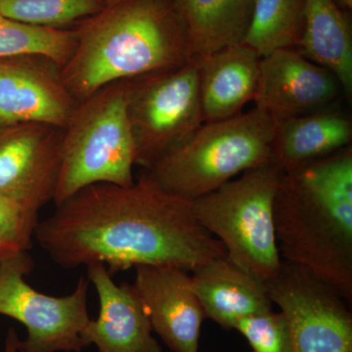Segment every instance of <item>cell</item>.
Here are the masks:
<instances>
[{"instance_id":"cell-7","label":"cell","mask_w":352,"mask_h":352,"mask_svg":"<svg viewBox=\"0 0 352 352\" xmlns=\"http://www.w3.org/2000/svg\"><path fill=\"white\" fill-rule=\"evenodd\" d=\"M126 109L135 164L148 170L204 124L196 60L127 80Z\"/></svg>"},{"instance_id":"cell-3","label":"cell","mask_w":352,"mask_h":352,"mask_svg":"<svg viewBox=\"0 0 352 352\" xmlns=\"http://www.w3.org/2000/svg\"><path fill=\"white\" fill-rule=\"evenodd\" d=\"M76 32V48L61 78L78 102L111 83L193 59L186 25L171 0H126L105 7Z\"/></svg>"},{"instance_id":"cell-19","label":"cell","mask_w":352,"mask_h":352,"mask_svg":"<svg viewBox=\"0 0 352 352\" xmlns=\"http://www.w3.org/2000/svg\"><path fill=\"white\" fill-rule=\"evenodd\" d=\"M256 0H171L186 25L192 58L242 43Z\"/></svg>"},{"instance_id":"cell-21","label":"cell","mask_w":352,"mask_h":352,"mask_svg":"<svg viewBox=\"0 0 352 352\" xmlns=\"http://www.w3.org/2000/svg\"><path fill=\"white\" fill-rule=\"evenodd\" d=\"M76 41V31L24 24L0 14V60L43 56L62 68L73 54Z\"/></svg>"},{"instance_id":"cell-14","label":"cell","mask_w":352,"mask_h":352,"mask_svg":"<svg viewBox=\"0 0 352 352\" xmlns=\"http://www.w3.org/2000/svg\"><path fill=\"white\" fill-rule=\"evenodd\" d=\"M112 276L103 263L87 265L100 310L83 331L85 346L94 344L98 352H163L133 285H117Z\"/></svg>"},{"instance_id":"cell-11","label":"cell","mask_w":352,"mask_h":352,"mask_svg":"<svg viewBox=\"0 0 352 352\" xmlns=\"http://www.w3.org/2000/svg\"><path fill=\"white\" fill-rule=\"evenodd\" d=\"M78 102L61 68L43 56L0 60V127L41 124L64 129Z\"/></svg>"},{"instance_id":"cell-15","label":"cell","mask_w":352,"mask_h":352,"mask_svg":"<svg viewBox=\"0 0 352 352\" xmlns=\"http://www.w3.org/2000/svg\"><path fill=\"white\" fill-rule=\"evenodd\" d=\"M204 124L229 119L254 100L261 58L245 43L194 58Z\"/></svg>"},{"instance_id":"cell-9","label":"cell","mask_w":352,"mask_h":352,"mask_svg":"<svg viewBox=\"0 0 352 352\" xmlns=\"http://www.w3.org/2000/svg\"><path fill=\"white\" fill-rule=\"evenodd\" d=\"M265 287L288 321L294 352H352L351 305L335 287L283 259Z\"/></svg>"},{"instance_id":"cell-6","label":"cell","mask_w":352,"mask_h":352,"mask_svg":"<svg viewBox=\"0 0 352 352\" xmlns=\"http://www.w3.org/2000/svg\"><path fill=\"white\" fill-rule=\"evenodd\" d=\"M282 175L270 162L192 201L197 219L222 243L227 258L264 284L282 263L273 214Z\"/></svg>"},{"instance_id":"cell-2","label":"cell","mask_w":352,"mask_h":352,"mask_svg":"<svg viewBox=\"0 0 352 352\" xmlns=\"http://www.w3.org/2000/svg\"><path fill=\"white\" fill-rule=\"evenodd\" d=\"M273 214L281 258L325 280L351 305V146L283 171Z\"/></svg>"},{"instance_id":"cell-25","label":"cell","mask_w":352,"mask_h":352,"mask_svg":"<svg viewBox=\"0 0 352 352\" xmlns=\"http://www.w3.org/2000/svg\"><path fill=\"white\" fill-rule=\"evenodd\" d=\"M19 342L20 339L15 329L9 327L2 352H19Z\"/></svg>"},{"instance_id":"cell-16","label":"cell","mask_w":352,"mask_h":352,"mask_svg":"<svg viewBox=\"0 0 352 352\" xmlns=\"http://www.w3.org/2000/svg\"><path fill=\"white\" fill-rule=\"evenodd\" d=\"M192 273V288L206 318L226 330H232L244 317L272 310L265 284L227 256L212 259Z\"/></svg>"},{"instance_id":"cell-22","label":"cell","mask_w":352,"mask_h":352,"mask_svg":"<svg viewBox=\"0 0 352 352\" xmlns=\"http://www.w3.org/2000/svg\"><path fill=\"white\" fill-rule=\"evenodd\" d=\"M105 8L100 0H0V14L24 24L60 29Z\"/></svg>"},{"instance_id":"cell-5","label":"cell","mask_w":352,"mask_h":352,"mask_svg":"<svg viewBox=\"0 0 352 352\" xmlns=\"http://www.w3.org/2000/svg\"><path fill=\"white\" fill-rule=\"evenodd\" d=\"M127 80L78 102L63 129L55 206L97 183L133 184L135 146L126 109Z\"/></svg>"},{"instance_id":"cell-26","label":"cell","mask_w":352,"mask_h":352,"mask_svg":"<svg viewBox=\"0 0 352 352\" xmlns=\"http://www.w3.org/2000/svg\"><path fill=\"white\" fill-rule=\"evenodd\" d=\"M100 1L103 3L104 7H107L120 3L122 1H126V0H100Z\"/></svg>"},{"instance_id":"cell-10","label":"cell","mask_w":352,"mask_h":352,"mask_svg":"<svg viewBox=\"0 0 352 352\" xmlns=\"http://www.w3.org/2000/svg\"><path fill=\"white\" fill-rule=\"evenodd\" d=\"M63 129L41 124L0 127V195L32 214L54 198Z\"/></svg>"},{"instance_id":"cell-13","label":"cell","mask_w":352,"mask_h":352,"mask_svg":"<svg viewBox=\"0 0 352 352\" xmlns=\"http://www.w3.org/2000/svg\"><path fill=\"white\" fill-rule=\"evenodd\" d=\"M133 285L153 332L173 352H199L201 324L200 300L188 271L171 266L139 265Z\"/></svg>"},{"instance_id":"cell-20","label":"cell","mask_w":352,"mask_h":352,"mask_svg":"<svg viewBox=\"0 0 352 352\" xmlns=\"http://www.w3.org/2000/svg\"><path fill=\"white\" fill-rule=\"evenodd\" d=\"M305 9V0H256L242 43L261 58L275 50L298 47Z\"/></svg>"},{"instance_id":"cell-17","label":"cell","mask_w":352,"mask_h":352,"mask_svg":"<svg viewBox=\"0 0 352 352\" xmlns=\"http://www.w3.org/2000/svg\"><path fill=\"white\" fill-rule=\"evenodd\" d=\"M351 138V120L336 111L320 110L280 120L271 163L289 170L349 147Z\"/></svg>"},{"instance_id":"cell-1","label":"cell","mask_w":352,"mask_h":352,"mask_svg":"<svg viewBox=\"0 0 352 352\" xmlns=\"http://www.w3.org/2000/svg\"><path fill=\"white\" fill-rule=\"evenodd\" d=\"M34 236L60 267L103 263L112 275L139 265L192 272L227 256L197 219L192 201L164 191L147 173L131 186L80 189L38 221Z\"/></svg>"},{"instance_id":"cell-8","label":"cell","mask_w":352,"mask_h":352,"mask_svg":"<svg viewBox=\"0 0 352 352\" xmlns=\"http://www.w3.org/2000/svg\"><path fill=\"white\" fill-rule=\"evenodd\" d=\"M28 251L0 259V315L27 329L19 352H82V333L91 320L88 314V285L80 277L69 295H45L25 281L34 270Z\"/></svg>"},{"instance_id":"cell-24","label":"cell","mask_w":352,"mask_h":352,"mask_svg":"<svg viewBox=\"0 0 352 352\" xmlns=\"http://www.w3.org/2000/svg\"><path fill=\"white\" fill-rule=\"evenodd\" d=\"M38 223V215L0 195V259L28 251Z\"/></svg>"},{"instance_id":"cell-12","label":"cell","mask_w":352,"mask_h":352,"mask_svg":"<svg viewBox=\"0 0 352 352\" xmlns=\"http://www.w3.org/2000/svg\"><path fill=\"white\" fill-rule=\"evenodd\" d=\"M339 80L296 48L273 51L261 58L256 107L278 122L323 110L339 94Z\"/></svg>"},{"instance_id":"cell-23","label":"cell","mask_w":352,"mask_h":352,"mask_svg":"<svg viewBox=\"0 0 352 352\" xmlns=\"http://www.w3.org/2000/svg\"><path fill=\"white\" fill-rule=\"evenodd\" d=\"M234 330L244 336L252 352H294L288 321L281 311L244 317Z\"/></svg>"},{"instance_id":"cell-18","label":"cell","mask_w":352,"mask_h":352,"mask_svg":"<svg viewBox=\"0 0 352 352\" xmlns=\"http://www.w3.org/2000/svg\"><path fill=\"white\" fill-rule=\"evenodd\" d=\"M296 50L323 67L352 94L351 23L333 0H305V22Z\"/></svg>"},{"instance_id":"cell-27","label":"cell","mask_w":352,"mask_h":352,"mask_svg":"<svg viewBox=\"0 0 352 352\" xmlns=\"http://www.w3.org/2000/svg\"><path fill=\"white\" fill-rule=\"evenodd\" d=\"M340 3H342V6H346V8L351 9L352 7V0H338Z\"/></svg>"},{"instance_id":"cell-4","label":"cell","mask_w":352,"mask_h":352,"mask_svg":"<svg viewBox=\"0 0 352 352\" xmlns=\"http://www.w3.org/2000/svg\"><path fill=\"white\" fill-rule=\"evenodd\" d=\"M277 120L258 108L205 122L147 175L164 191L194 201L245 171L270 163Z\"/></svg>"}]
</instances>
